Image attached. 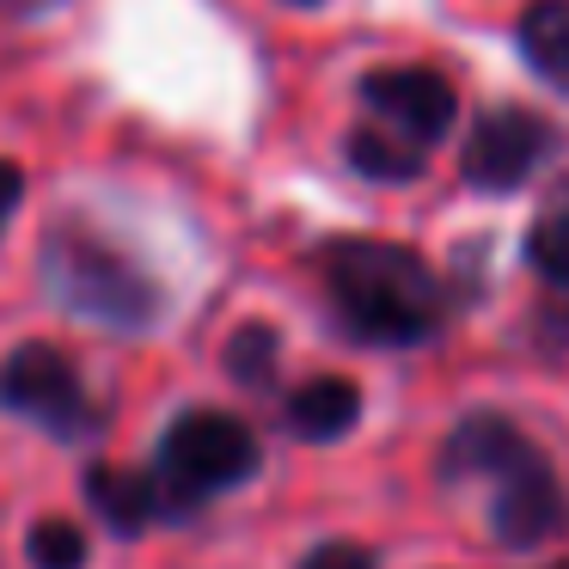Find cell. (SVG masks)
<instances>
[{
	"instance_id": "cell-1",
	"label": "cell",
	"mask_w": 569,
	"mask_h": 569,
	"mask_svg": "<svg viewBox=\"0 0 569 569\" xmlns=\"http://www.w3.org/2000/svg\"><path fill=\"white\" fill-rule=\"evenodd\" d=\"M319 282L337 325L373 349L429 343L447 319L441 276L392 239H331L319 251Z\"/></svg>"
},
{
	"instance_id": "cell-2",
	"label": "cell",
	"mask_w": 569,
	"mask_h": 569,
	"mask_svg": "<svg viewBox=\"0 0 569 569\" xmlns=\"http://www.w3.org/2000/svg\"><path fill=\"white\" fill-rule=\"evenodd\" d=\"M441 471L447 483H478L490 496V532L508 551H532L539 539H551L563 527V490L557 471L527 435L508 417L471 410L441 447Z\"/></svg>"
},
{
	"instance_id": "cell-3",
	"label": "cell",
	"mask_w": 569,
	"mask_h": 569,
	"mask_svg": "<svg viewBox=\"0 0 569 569\" xmlns=\"http://www.w3.org/2000/svg\"><path fill=\"white\" fill-rule=\"evenodd\" d=\"M38 270H43V288H50L74 319L123 331V337L148 331L166 307L160 282H153L123 246H111V239L87 221H56L50 233H43Z\"/></svg>"
},
{
	"instance_id": "cell-4",
	"label": "cell",
	"mask_w": 569,
	"mask_h": 569,
	"mask_svg": "<svg viewBox=\"0 0 569 569\" xmlns=\"http://www.w3.org/2000/svg\"><path fill=\"white\" fill-rule=\"evenodd\" d=\"M251 471H258V435L233 410H184L166 429L160 453H153V483H160L166 520L197 515L202 502L239 490Z\"/></svg>"
},
{
	"instance_id": "cell-5",
	"label": "cell",
	"mask_w": 569,
	"mask_h": 569,
	"mask_svg": "<svg viewBox=\"0 0 569 569\" xmlns=\"http://www.w3.org/2000/svg\"><path fill=\"white\" fill-rule=\"evenodd\" d=\"M0 410H13V417L38 422V429L62 435V441H80V435L99 429L74 361L56 343H19L0 361Z\"/></svg>"
},
{
	"instance_id": "cell-6",
	"label": "cell",
	"mask_w": 569,
	"mask_h": 569,
	"mask_svg": "<svg viewBox=\"0 0 569 569\" xmlns=\"http://www.w3.org/2000/svg\"><path fill=\"white\" fill-rule=\"evenodd\" d=\"M545 153H551L545 117H532L527 104H496V111H483L478 123H471L459 172H466V184L483 190V197H508V190H520L539 172Z\"/></svg>"
},
{
	"instance_id": "cell-7",
	"label": "cell",
	"mask_w": 569,
	"mask_h": 569,
	"mask_svg": "<svg viewBox=\"0 0 569 569\" xmlns=\"http://www.w3.org/2000/svg\"><path fill=\"white\" fill-rule=\"evenodd\" d=\"M361 111H368L373 129H386V136L429 153L435 141H447V129L459 117V99L435 68H373L361 80Z\"/></svg>"
},
{
	"instance_id": "cell-8",
	"label": "cell",
	"mask_w": 569,
	"mask_h": 569,
	"mask_svg": "<svg viewBox=\"0 0 569 569\" xmlns=\"http://www.w3.org/2000/svg\"><path fill=\"white\" fill-rule=\"evenodd\" d=\"M87 502H92V515H99L111 532H123V539H136V532L153 527V520H166V502H160L153 471L92 466L87 471Z\"/></svg>"
},
{
	"instance_id": "cell-9",
	"label": "cell",
	"mask_w": 569,
	"mask_h": 569,
	"mask_svg": "<svg viewBox=\"0 0 569 569\" xmlns=\"http://www.w3.org/2000/svg\"><path fill=\"white\" fill-rule=\"evenodd\" d=\"M282 417H288V435H300V441H337V435L356 429L361 392L349 380H337V373H319V380L288 392Z\"/></svg>"
},
{
	"instance_id": "cell-10",
	"label": "cell",
	"mask_w": 569,
	"mask_h": 569,
	"mask_svg": "<svg viewBox=\"0 0 569 569\" xmlns=\"http://www.w3.org/2000/svg\"><path fill=\"white\" fill-rule=\"evenodd\" d=\"M520 56L532 74L569 99V0H532L520 19Z\"/></svg>"
},
{
	"instance_id": "cell-11",
	"label": "cell",
	"mask_w": 569,
	"mask_h": 569,
	"mask_svg": "<svg viewBox=\"0 0 569 569\" xmlns=\"http://www.w3.org/2000/svg\"><path fill=\"white\" fill-rule=\"evenodd\" d=\"M527 258H532V270H539L551 288H569V178L539 202V214H532Z\"/></svg>"
},
{
	"instance_id": "cell-12",
	"label": "cell",
	"mask_w": 569,
	"mask_h": 569,
	"mask_svg": "<svg viewBox=\"0 0 569 569\" xmlns=\"http://www.w3.org/2000/svg\"><path fill=\"white\" fill-rule=\"evenodd\" d=\"M349 166H356L361 178H373V184H410V178H422L429 153L398 141V136H386V129H373V123H361L356 136H349Z\"/></svg>"
},
{
	"instance_id": "cell-13",
	"label": "cell",
	"mask_w": 569,
	"mask_h": 569,
	"mask_svg": "<svg viewBox=\"0 0 569 569\" xmlns=\"http://www.w3.org/2000/svg\"><path fill=\"white\" fill-rule=\"evenodd\" d=\"M26 563L31 569H87V532L62 515L38 520L31 539H26Z\"/></svg>"
},
{
	"instance_id": "cell-14",
	"label": "cell",
	"mask_w": 569,
	"mask_h": 569,
	"mask_svg": "<svg viewBox=\"0 0 569 569\" xmlns=\"http://www.w3.org/2000/svg\"><path fill=\"white\" fill-rule=\"evenodd\" d=\"M227 373L239 386H270L276 373V331L270 325H246V331L227 343Z\"/></svg>"
},
{
	"instance_id": "cell-15",
	"label": "cell",
	"mask_w": 569,
	"mask_h": 569,
	"mask_svg": "<svg viewBox=\"0 0 569 569\" xmlns=\"http://www.w3.org/2000/svg\"><path fill=\"white\" fill-rule=\"evenodd\" d=\"M300 569H373V551L368 545H349V539H331L300 557Z\"/></svg>"
},
{
	"instance_id": "cell-16",
	"label": "cell",
	"mask_w": 569,
	"mask_h": 569,
	"mask_svg": "<svg viewBox=\"0 0 569 569\" xmlns=\"http://www.w3.org/2000/svg\"><path fill=\"white\" fill-rule=\"evenodd\" d=\"M19 197H26V172H19L13 160H0V233H7V221H13Z\"/></svg>"
},
{
	"instance_id": "cell-17",
	"label": "cell",
	"mask_w": 569,
	"mask_h": 569,
	"mask_svg": "<svg viewBox=\"0 0 569 569\" xmlns=\"http://www.w3.org/2000/svg\"><path fill=\"white\" fill-rule=\"evenodd\" d=\"M13 13H43V7H56V0H7Z\"/></svg>"
},
{
	"instance_id": "cell-18",
	"label": "cell",
	"mask_w": 569,
	"mask_h": 569,
	"mask_svg": "<svg viewBox=\"0 0 569 569\" xmlns=\"http://www.w3.org/2000/svg\"><path fill=\"white\" fill-rule=\"evenodd\" d=\"M295 7H319V0H295Z\"/></svg>"
},
{
	"instance_id": "cell-19",
	"label": "cell",
	"mask_w": 569,
	"mask_h": 569,
	"mask_svg": "<svg viewBox=\"0 0 569 569\" xmlns=\"http://www.w3.org/2000/svg\"><path fill=\"white\" fill-rule=\"evenodd\" d=\"M557 569H569V563H557Z\"/></svg>"
}]
</instances>
